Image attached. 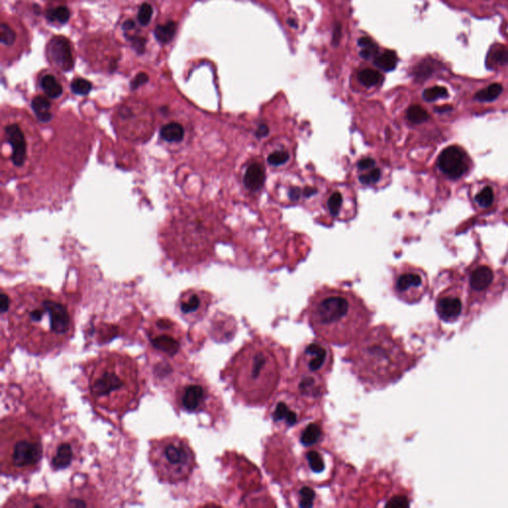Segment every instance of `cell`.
I'll use <instances>...</instances> for the list:
<instances>
[{
    "mask_svg": "<svg viewBox=\"0 0 508 508\" xmlns=\"http://www.w3.org/2000/svg\"><path fill=\"white\" fill-rule=\"evenodd\" d=\"M11 306L10 333L18 346L32 354L55 352L73 337L75 324L69 308L48 291L22 293Z\"/></svg>",
    "mask_w": 508,
    "mask_h": 508,
    "instance_id": "6da1fadb",
    "label": "cell"
},
{
    "mask_svg": "<svg viewBox=\"0 0 508 508\" xmlns=\"http://www.w3.org/2000/svg\"><path fill=\"white\" fill-rule=\"evenodd\" d=\"M284 355L274 342L255 338L231 358L225 368L235 396L249 406H263L273 395L281 378Z\"/></svg>",
    "mask_w": 508,
    "mask_h": 508,
    "instance_id": "7a4b0ae2",
    "label": "cell"
},
{
    "mask_svg": "<svg viewBox=\"0 0 508 508\" xmlns=\"http://www.w3.org/2000/svg\"><path fill=\"white\" fill-rule=\"evenodd\" d=\"M88 395L96 408L123 415L133 409L141 393L136 361L123 352L104 351L86 366Z\"/></svg>",
    "mask_w": 508,
    "mask_h": 508,
    "instance_id": "3957f363",
    "label": "cell"
},
{
    "mask_svg": "<svg viewBox=\"0 0 508 508\" xmlns=\"http://www.w3.org/2000/svg\"><path fill=\"white\" fill-rule=\"evenodd\" d=\"M307 318L323 341L345 346L367 329L372 314L354 294L338 289H321L311 298Z\"/></svg>",
    "mask_w": 508,
    "mask_h": 508,
    "instance_id": "277c9868",
    "label": "cell"
},
{
    "mask_svg": "<svg viewBox=\"0 0 508 508\" xmlns=\"http://www.w3.org/2000/svg\"><path fill=\"white\" fill-rule=\"evenodd\" d=\"M352 372L370 388H382L397 380L409 368L402 344L382 325L362 334L347 353Z\"/></svg>",
    "mask_w": 508,
    "mask_h": 508,
    "instance_id": "5b68a950",
    "label": "cell"
},
{
    "mask_svg": "<svg viewBox=\"0 0 508 508\" xmlns=\"http://www.w3.org/2000/svg\"><path fill=\"white\" fill-rule=\"evenodd\" d=\"M43 457L40 437L19 423L2 422L0 461L3 475L28 476L36 471Z\"/></svg>",
    "mask_w": 508,
    "mask_h": 508,
    "instance_id": "8992f818",
    "label": "cell"
},
{
    "mask_svg": "<svg viewBox=\"0 0 508 508\" xmlns=\"http://www.w3.org/2000/svg\"><path fill=\"white\" fill-rule=\"evenodd\" d=\"M149 461L159 480L168 484L187 480L196 467V457L188 440L177 435L153 440Z\"/></svg>",
    "mask_w": 508,
    "mask_h": 508,
    "instance_id": "52a82bcc",
    "label": "cell"
},
{
    "mask_svg": "<svg viewBox=\"0 0 508 508\" xmlns=\"http://www.w3.org/2000/svg\"><path fill=\"white\" fill-rule=\"evenodd\" d=\"M175 404L183 411L199 413L207 411L214 396L207 383L196 378L181 381L175 389Z\"/></svg>",
    "mask_w": 508,
    "mask_h": 508,
    "instance_id": "ba28073f",
    "label": "cell"
},
{
    "mask_svg": "<svg viewBox=\"0 0 508 508\" xmlns=\"http://www.w3.org/2000/svg\"><path fill=\"white\" fill-rule=\"evenodd\" d=\"M333 351L325 341H312L306 344L297 358L298 372L327 375L333 366Z\"/></svg>",
    "mask_w": 508,
    "mask_h": 508,
    "instance_id": "9c48e42d",
    "label": "cell"
},
{
    "mask_svg": "<svg viewBox=\"0 0 508 508\" xmlns=\"http://www.w3.org/2000/svg\"><path fill=\"white\" fill-rule=\"evenodd\" d=\"M304 402L293 392L280 394L269 410V417L280 429L293 427L304 417Z\"/></svg>",
    "mask_w": 508,
    "mask_h": 508,
    "instance_id": "30bf717a",
    "label": "cell"
},
{
    "mask_svg": "<svg viewBox=\"0 0 508 508\" xmlns=\"http://www.w3.org/2000/svg\"><path fill=\"white\" fill-rule=\"evenodd\" d=\"M153 348L168 356L175 355L182 346V335L175 325L168 320H159L149 333Z\"/></svg>",
    "mask_w": 508,
    "mask_h": 508,
    "instance_id": "8fae6325",
    "label": "cell"
},
{
    "mask_svg": "<svg viewBox=\"0 0 508 508\" xmlns=\"http://www.w3.org/2000/svg\"><path fill=\"white\" fill-rule=\"evenodd\" d=\"M395 294L404 302H418L425 291L424 277L416 271H404L398 274L394 280Z\"/></svg>",
    "mask_w": 508,
    "mask_h": 508,
    "instance_id": "7c38bea8",
    "label": "cell"
},
{
    "mask_svg": "<svg viewBox=\"0 0 508 508\" xmlns=\"http://www.w3.org/2000/svg\"><path fill=\"white\" fill-rule=\"evenodd\" d=\"M291 383L293 393L302 400L316 401L321 399L326 392L325 380L323 376L318 374L297 372Z\"/></svg>",
    "mask_w": 508,
    "mask_h": 508,
    "instance_id": "4fadbf2b",
    "label": "cell"
},
{
    "mask_svg": "<svg viewBox=\"0 0 508 508\" xmlns=\"http://www.w3.org/2000/svg\"><path fill=\"white\" fill-rule=\"evenodd\" d=\"M209 306L210 298L206 293L190 290L181 296L178 310L185 320L195 323L206 315Z\"/></svg>",
    "mask_w": 508,
    "mask_h": 508,
    "instance_id": "5bb4252c",
    "label": "cell"
},
{
    "mask_svg": "<svg viewBox=\"0 0 508 508\" xmlns=\"http://www.w3.org/2000/svg\"><path fill=\"white\" fill-rule=\"evenodd\" d=\"M438 164L440 169L451 179L461 178L468 170L466 154L457 146L446 148L439 157Z\"/></svg>",
    "mask_w": 508,
    "mask_h": 508,
    "instance_id": "9a60e30c",
    "label": "cell"
},
{
    "mask_svg": "<svg viewBox=\"0 0 508 508\" xmlns=\"http://www.w3.org/2000/svg\"><path fill=\"white\" fill-rule=\"evenodd\" d=\"M80 454V444L76 439H62L52 444L50 463L55 470L67 469Z\"/></svg>",
    "mask_w": 508,
    "mask_h": 508,
    "instance_id": "2e32d148",
    "label": "cell"
},
{
    "mask_svg": "<svg viewBox=\"0 0 508 508\" xmlns=\"http://www.w3.org/2000/svg\"><path fill=\"white\" fill-rule=\"evenodd\" d=\"M8 144L11 147V161L15 167L24 166L28 156V144L22 129L18 124H9L4 128Z\"/></svg>",
    "mask_w": 508,
    "mask_h": 508,
    "instance_id": "e0dca14e",
    "label": "cell"
},
{
    "mask_svg": "<svg viewBox=\"0 0 508 508\" xmlns=\"http://www.w3.org/2000/svg\"><path fill=\"white\" fill-rule=\"evenodd\" d=\"M48 54L50 60L62 70L68 72L73 66V58L71 47L67 39L63 37H54L48 46Z\"/></svg>",
    "mask_w": 508,
    "mask_h": 508,
    "instance_id": "ac0fdd59",
    "label": "cell"
},
{
    "mask_svg": "<svg viewBox=\"0 0 508 508\" xmlns=\"http://www.w3.org/2000/svg\"><path fill=\"white\" fill-rule=\"evenodd\" d=\"M463 303L456 296H446L440 298L437 303V312L442 320L447 323L456 322L461 317Z\"/></svg>",
    "mask_w": 508,
    "mask_h": 508,
    "instance_id": "d6986e66",
    "label": "cell"
},
{
    "mask_svg": "<svg viewBox=\"0 0 508 508\" xmlns=\"http://www.w3.org/2000/svg\"><path fill=\"white\" fill-rule=\"evenodd\" d=\"M293 498L296 502L295 505L299 507H314L319 504L316 491L307 484H298L293 490Z\"/></svg>",
    "mask_w": 508,
    "mask_h": 508,
    "instance_id": "ffe728a7",
    "label": "cell"
},
{
    "mask_svg": "<svg viewBox=\"0 0 508 508\" xmlns=\"http://www.w3.org/2000/svg\"><path fill=\"white\" fill-rule=\"evenodd\" d=\"M494 274L487 266H479L476 268L470 276V285L476 292H483L492 284Z\"/></svg>",
    "mask_w": 508,
    "mask_h": 508,
    "instance_id": "44dd1931",
    "label": "cell"
},
{
    "mask_svg": "<svg viewBox=\"0 0 508 508\" xmlns=\"http://www.w3.org/2000/svg\"><path fill=\"white\" fill-rule=\"evenodd\" d=\"M265 173L262 166L258 163H252L247 168L244 175V185L250 190H258L264 184Z\"/></svg>",
    "mask_w": 508,
    "mask_h": 508,
    "instance_id": "7402d4cb",
    "label": "cell"
},
{
    "mask_svg": "<svg viewBox=\"0 0 508 508\" xmlns=\"http://www.w3.org/2000/svg\"><path fill=\"white\" fill-rule=\"evenodd\" d=\"M324 430L319 422L309 423L299 434L300 443L303 446L312 447L319 444L323 439Z\"/></svg>",
    "mask_w": 508,
    "mask_h": 508,
    "instance_id": "603a6c76",
    "label": "cell"
},
{
    "mask_svg": "<svg viewBox=\"0 0 508 508\" xmlns=\"http://www.w3.org/2000/svg\"><path fill=\"white\" fill-rule=\"evenodd\" d=\"M305 468L313 474H321L326 469V460L321 451L313 449L304 455Z\"/></svg>",
    "mask_w": 508,
    "mask_h": 508,
    "instance_id": "cb8c5ba5",
    "label": "cell"
},
{
    "mask_svg": "<svg viewBox=\"0 0 508 508\" xmlns=\"http://www.w3.org/2000/svg\"><path fill=\"white\" fill-rule=\"evenodd\" d=\"M32 109L40 122L48 123L51 121L53 114L51 112V102L48 98L40 95L34 97L32 100Z\"/></svg>",
    "mask_w": 508,
    "mask_h": 508,
    "instance_id": "d4e9b609",
    "label": "cell"
},
{
    "mask_svg": "<svg viewBox=\"0 0 508 508\" xmlns=\"http://www.w3.org/2000/svg\"><path fill=\"white\" fill-rule=\"evenodd\" d=\"M160 135L167 142H180L184 139L185 130L180 123L171 122L161 128Z\"/></svg>",
    "mask_w": 508,
    "mask_h": 508,
    "instance_id": "484cf974",
    "label": "cell"
},
{
    "mask_svg": "<svg viewBox=\"0 0 508 508\" xmlns=\"http://www.w3.org/2000/svg\"><path fill=\"white\" fill-rule=\"evenodd\" d=\"M41 88L50 98H58L63 95V87L53 75H46L42 78Z\"/></svg>",
    "mask_w": 508,
    "mask_h": 508,
    "instance_id": "4316f807",
    "label": "cell"
},
{
    "mask_svg": "<svg viewBox=\"0 0 508 508\" xmlns=\"http://www.w3.org/2000/svg\"><path fill=\"white\" fill-rule=\"evenodd\" d=\"M357 77L359 83L366 88H372L374 86H377L382 81V75L380 72L373 69L361 70L358 73Z\"/></svg>",
    "mask_w": 508,
    "mask_h": 508,
    "instance_id": "83f0119b",
    "label": "cell"
},
{
    "mask_svg": "<svg viewBox=\"0 0 508 508\" xmlns=\"http://www.w3.org/2000/svg\"><path fill=\"white\" fill-rule=\"evenodd\" d=\"M177 31V23L174 21H169L166 24L158 25L155 28L154 35L159 42L166 44L172 41Z\"/></svg>",
    "mask_w": 508,
    "mask_h": 508,
    "instance_id": "f1b7e54d",
    "label": "cell"
},
{
    "mask_svg": "<svg viewBox=\"0 0 508 508\" xmlns=\"http://www.w3.org/2000/svg\"><path fill=\"white\" fill-rule=\"evenodd\" d=\"M503 92V87L500 84H492L486 89H483L476 94V99L481 102H490L499 97Z\"/></svg>",
    "mask_w": 508,
    "mask_h": 508,
    "instance_id": "f546056e",
    "label": "cell"
},
{
    "mask_svg": "<svg viewBox=\"0 0 508 508\" xmlns=\"http://www.w3.org/2000/svg\"><path fill=\"white\" fill-rule=\"evenodd\" d=\"M374 65L385 72L393 71L397 66V56L393 51H385L380 56L376 57Z\"/></svg>",
    "mask_w": 508,
    "mask_h": 508,
    "instance_id": "4dcf8cb0",
    "label": "cell"
},
{
    "mask_svg": "<svg viewBox=\"0 0 508 508\" xmlns=\"http://www.w3.org/2000/svg\"><path fill=\"white\" fill-rule=\"evenodd\" d=\"M487 65H491V68L494 67L495 65L498 66H504L508 64V49L500 46L494 49H491V51L488 54L487 57Z\"/></svg>",
    "mask_w": 508,
    "mask_h": 508,
    "instance_id": "1f68e13d",
    "label": "cell"
},
{
    "mask_svg": "<svg viewBox=\"0 0 508 508\" xmlns=\"http://www.w3.org/2000/svg\"><path fill=\"white\" fill-rule=\"evenodd\" d=\"M406 116H407V119L411 122V123H414V124H421V123H424L425 121L428 120L429 118V114L427 112L426 109H424L422 106L420 105H411L408 109H407V112H406Z\"/></svg>",
    "mask_w": 508,
    "mask_h": 508,
    "instance_id": "d6a6232c",
    "label": "cell"
},
{
    "mask_svg": "<svg viewBox=\"0 0 508 508\" xmlns=\"http://www.w3.org/2000/svg\"><path fill=\"white\" fill-rule=\"evenodd\" d=\"M343 202H344V199H343V196L340 192H338V190L333 192L330 195L328 202H327V207H328L329 213L332 217L336 218L339 216L341 209H342V206H343Z\"/></svg>",
    "mask_w": 508,
    "mask_h": 508,
    "instance_id": "836d02e7",
    "label": "cell"
},
{
    "mask_svg": "<svg viewBox=\"0 0 508 508\" xmlns=\"http://www.w3.org/2000/svg\"><path fill=\"white\" fill-rule=\"evenodd\" d=\"M93 89V85L91 82L88 80L79 78L76 79L72 82L71 84V90L74 94L79 95H87L90 94V92Z\"/></svg>",
    "mask_w": 508,
    "mask_h": 508,
    "instance_id": "e575fe53",
    "label": "cell"
},
{
    "mask_svg": "<svg viewBox=\"0 0 508 508\" xmlns=\"http://www.w3.org/2000/svg\"><path fill=\"white\" fill-rule=\"evenodd\" d=\"M476 203L482 208H489L494 201V193L489 187L478 192L476 196Z\"/></svg>",
    "mask_w": 508,
    "mask_h": 508,
    "instance_id": "d590c367",
    "label": "cell"
},
{
    "mask_svg": "<svg viewBox=\"0 0 508 508\" xmlns=\"http://www.w3.org/2000/svg\"><path fill=\"white\" fill-rule=\"evenodd\" d=\"M448 96V91L444 87L435 86L430 89H427L423 93V98L426 101H435L440 98H444Z\"/></svg>",
    "mask_w": 508,
    "mask_h": 508,
    "instance_id": "8d00e7d4",
    "label": "cell"
},
{
    "mask_svg": "<svg viewBox=\"0 0 508 508\" xmlns=\"http://www.w3.org/2000/svg\"><path fill=\"white\" fill-rule=\"evenodd\" d=\"M47 17L51 21L57 20L60 23L65 24V23L68 22V20L70 18V11H69V9L66 6H59V7L55 8V9L50 10L47 13Z\"/></svg>",
    "mask_w": 508,
    "mask_h": 508,
    "instance_id": "74e56055",
    "label": "cell"
},
{
    "mask_svg": "<svg viewBox=\"0 0 508 508\" xmlns=\"http://www.w3.org/2000/svg\"><path fill=\"white\" fill-rule=\"evenodd\" d=\"M434 72V65L430 61H424L416 66L414 70V75L417 80L425 81Z\"/></svg>",
    "mask_w": 508,
    "mask_h": 508,
    "instance_id": "f35d334b",
    "label": "cell"
},
{
    "mask_svg": "<svg viewBox=\"0 0 508 508\" xmlns=\"http://www.w3.org/2000/svg\"><path fill=\"white\" fill-rule=\"evenodd\" d=\"M152 14H153L152 6L149 3H143L139 8L137 19L142 26H146L149 24Z\"/></svg>",
    "mask_w": 508,
    "mask_h": 508,
    "instance_id": "ab89813d",
    "label": "cell"
},
{
    "mask_svg": "<svg viewBox=\"0 0 508 508\" xmlns=\"http://www.w3.org/2000/svg\"><path fill=\"white\" fill-rule=\"evenodd\" d=\"M381 177V171L380 169H377V168H373L371 170H369V172L359 176V181L362 185H365V186H368V185H373V184H376Z\"/></svg>",
    "mask_w": 508,
    "mask_h": 508,
    "instance_id": "60d3db41",
    "label": "cell"
},
{
    "mask_svg": "<svg viewBox=\"0 0 508 508\" xmlns=\"http://www.w3.org/2000/svg\"><path fill=\"white\" fill-rule=\"evenodd\" d=\"M0 40L5 46H11L15 42V33L5 23L0 27Z\"/></svg>",
    "mask_w": 508,
    "mask_h": 508,
    "instance_id": "b9f144b4",
    "label": "cell"
},
{
    "mask_svg": "<svg viewBox=\"0 0 508 508\" xmlns=\"http://www.w3.org/2000/svg\"><path fill=\"white\" fill-rule=\"evenodd\" d=\"M289 158H290V155L287 151L279 150V151H275V152L271 153L267 158V162L271 166H280V165L286 163Z\"/></svg>",
    "mask_w": 508,
    "mask_h": 508,
    "instance_id": "7bdbcfd3",
    "label": "cell"
},
{
    "mask_svg": "<svg viewBox=\"0 0 508 508\" xmlns=\"http://www.w3.org/2000/svg\"><path fill=\"white\" fill-rule=\"evenodd\" d=\"M378 50H379L378 46L372 42L369 45L363 47L362 51L359 53V55L361 58L368 60V59L372 58L373 56H376L378 54Z\"/></svg>",
    "mask_w": 508,
    "mask_h": 508,
    "instance_id": "ee69618b",
    "label": "cell"
},
{
    "mask_svg": "<svg viewBox=\"0 0 508 508\" xmlns=\"http://www.w3.org/2000/svg\"><path fill=\"white\" fill-rule=\"evenodd\" d=\"M149 80V77L147 74L145 73H139L138 75H136V77L132 80L131 84H130V88L131 90H136L138 89L140 86L146 84Z\"/></svg>",
    "mask_w": 508,
    "mask_h": 508,
    "instance_id": "f6af8a7d",
    "label": "cell"
},
{
    "mask_svg": "<svg viewBox=\"0 0 508 508\" xmlns=\"http://www.w3.org/2000/svg\"><path fill=\"white\" fill-rule=\"evenodd\" d=\"M375 166V160L372 158H364L357 163V168L360 171H369Z\"/></svg>",
    "mask_w": 508,
    "mask_h": 508,
    "instance_id": "bcb514c9",
    "label": "cell"
},
{
    "mask_svg": "<svg viewBox=\"0 0 508 508\" xmlns=\"http://www.w3.org/2000/svg\"><path fill=\"white\" fill-rule=\"evenodd\" d=\"M132 43H133V47L134 49L137 51V53L139 54H142L144 52V48H145V39L141 38V37H131L130 38Z\"/></svg>",
    "mask_w": 508,
    "mask_h": 508,
    "instance_id": "7dc6e473",
    "label": "cell"
},
{
    "mask_svg": "<svg viewBox=\"0 0 508 508\" xmlns=\"http://www.w3.org/2000/svg\"><path fill=\"white\" fill-rule=\"evenodd\" d=\"M9 309H10L9 298H8V296L6 294L2 293L1 297H0V310H1V313L8 312Z\"/></svg>",
    "mask_w": 508,
    "mask_h": 508,
    "instance_id": "c3c4849f",
    "label": "cell"
},
{
    "mask_svg": "<svg viewBox=\"0 0 508 508\" xmlns=\"http://www.w3.org/2000/svg\"><path fill=\"white\" fill-rule=\"evenodd\" d=\"M341 36H342V26H341L340 23H338L336 25V27H335L334 34H333V45L334 46H338L339 45Z\"/></svg>",
    "mask_w": 508,
    "mask_h": 508,
    "instance_id": "681fc988",
    "label": "cell"
},
{
    "mask_svg": "<svg viewBox=\"0 0 508 508\" xmlns=\"http://www.w3.org/2000/svg\"><path fill=\"white\" fill-rule=\"evenodd\" d=\"M372 42H373V41H372L370 38H368V37H362V38H360V39L358 40V46H359L360 48H363V47H365V46L369 45V44H370V43H372Z\"/></svg>",
    "mask_w": 508,
    "mask_h": 508,
    "instance_id": "f907efd6",
    "label": "cell"
},
{
    "mask_svg": "<svg viewBox=\"0 0 508 508\" xmlns=\"http://www.w3.org/2000/svg\"><path fill=\"white\" fill-rule=\"evenodd\" d=\"M267 133H268V127L266 126V125H260V126L258 127L257 131H256V136L263 137Z\"/></svg>",
    "mask_w": 508,
    "mask_h": 508,
    "instance_id": "816d5d0a",
    "label": "cell"
},
{
    "mask_svg": "<svg viewBox=\"0 0 508 508\" xmlns=\"http://www.w3.org/2000/svg\"><path fill=\"white\" fill-rule=\"evenodd\" d=\"M300 195H301V192H300L299 189H297V188H294V189H292L291 192H290V197H291V199L293 201L298 200L299 197H300Z\"/></svg>",
    "mask_w": 508,
    "mask_h": 508,
    "instance_id": "f5cc1de1",
    "label": "cell"
},
{
    "mask_svg": "<svg viewBox=\"0 0 508 508\" xmlns=\"http://www.w3.org/2000/svg\"><path fill=\"white\" fill-rule=\"evenodd\" d=\"M134 27H135V23H134L133 20H127V21L124 22V24H123V29L127 30V31L133 29Z\"/></svg>",
    "mask_w": 508,
    "mask_h": 508,
    "instance_id": "db71d44e",
    "label": "cell"
},
{
    "mask_svg": "<svg viewBox=\"0 0 508 508\" xmlns=\"http://www.w3.org/2000/svg\"><path fill=\"white\" fill-rule=\"evenodd\" d=\"M316 193V190L315 189H312V188H307L306 190H304V196H312Z\"/></svg>",
    "mask_w": 508,
    "mask_h": 508,
    "instance_id": "11a10c76",
    "label": "cell"
},
{
    "mask_svg": "<svg viewBox=\"0 0 508 508\" xmlns=\"http://www.w3.org/2000/svg\"><path fill=\"white\" fill-rule=\"evenodd\" d=\"M288 24H289V26L294 27V28H297V27H298L297 22H296L294 19H290V20H288Z\"/></svg>",
    "mask_w": 508,
    "mask_h": 508,
    "instance_id": "9f6ffc18",
    "label": "cell"
}]
</instances>
